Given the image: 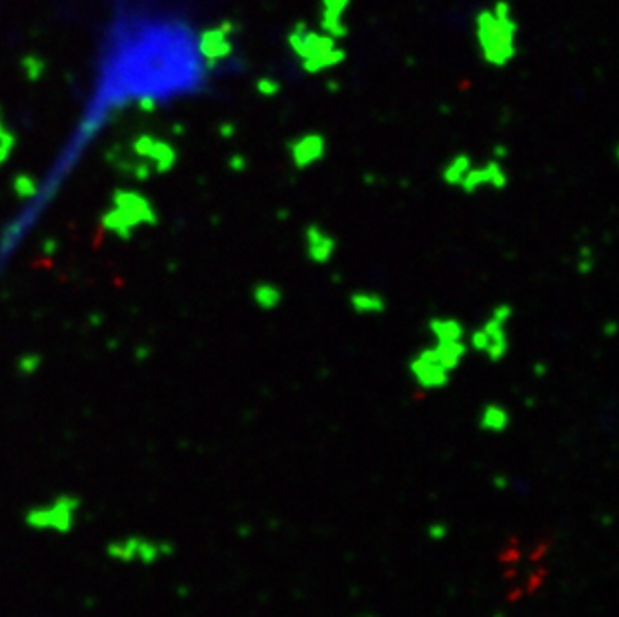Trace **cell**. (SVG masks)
<instances>
[{
    "mask_svg": "<svg viewBox=\"0 0 619 617\" xmlns=\"http://www.w3.org/2000/svg\"><path fill=\"white\" fill-rule=\"evenodd\" d=\"M225 56L219 36L173 0H104L75 145L133 107L199 97Z\"/></svg>",
    "mask_w": 619,
    "mask_h": 617,
    "instance_id": "cell-1",
    "label": "cell"
},
{
    "mask_svg": "<svg viewBox=\"0 0 619 617\" xmlns=\"http://www.w3.org/2000/svg\"><path fill=\"white\" fill-rule=\"evenodd\" d=\"M511 317L509 307H497L487 319L481 329H477L469 337V345L487 355L489 359L497 361L507 353V319Z\"/></svg>",
    "mask_w": 619,
    "mask_h": 617,
    "instance_id": "cell-2",
    "label": "cell"
},
{
    "mask_svg": "<svg viewBox=\"0 0 619 617\" xmlns=\"http://www.w3.org/2000/svg\"><path fill=\"white\" fill-rule=\"evenodd\" d=\"M411 375L423 389H441L449 381L451 371L437 359L431 347H425L411 361Z\"/></svg>",
    "mask_w": 619,
    "mask_h": 617,
    "instance_id": "cell-3",
    "label": "cell"
},
{
    "mask_svg": "<svg viewBox=\"0 0 619 617\" xmlns=\"http://www.w3.org/2000/svg\"><path fill=\"white\" fill-rule=\"evenodd\" d=\"M507 177L503 173V168L499 167L497 163H491L487 167H469V170L465 173V177L459 182V187L465 192H475L491 187V189H501L505 187Z\"/></svg>",
    "mask_w": 619,
    "mask_h": 617,
    "instance_id": "cell-4",
    "label": "cell"
},
{
    "mask_svg": "<svg viewBox=\"0 0 619 617\" xmlns=\"http://www.w3.org/2000/svg\"><path fill=\"white\" fill-rule=\"evenodd\" d=\"M307 255L313 263H327L335 253V241L319 226H309L305 233Z\"/></svg>",
    "mask_w": 619,
    "mask_h": 617,
    "instance_id": "cell-5",
    "label": "cell"
},
{
    "mask_svg": "<svg viewBox=\"0 0 619 617\" xmlns=\"http://www.w3.org/2000/svg\"><path fill=\"white\" fill-rule=\"evenodd\" d=\"M323 151H325V146H323V141L319 136H305L291 148V155H293V163L297 167H309L323 157Z\"/></svg>",
    "mask_w": 619,
    "mask_h": 617,
    "instance_id": "cell-6",
    "label": "cell"
},
{
    "mask_svg": "<svg viewBox=\"0 0 619 617\" xmlns=\"http://www.w3.org/2000/svg\"><path fill=\"white\" fill-rule=\"evenodd\" d=\"M429 335L433 337V343H453V341H465V331L459 321L455 319H433L429 323Z\"/></svg>",
    "mask_w": 619,
    "mask_h": 617,
    "instance_id": "cell-7",
    "label": "cell"
},
{
    "mask_svg": "<svg viewBox=\"0 0 619 617\" xmlns=\"http://www.w3.org/2000/svg\"><path fill=\"white\" fill-rule=\"evenodd\" d=\"M479 423H481V427L485 431L501 433L509 423V413L503 407H499V405H487L485 409H483V413H481Z\"/></svg>",
    "mask_w": 619,
    "mask_h": 617,
    "instance_id": "cell-8",
    "label": "cell"
},
{
    "mask_svg": "<svg viewBox=\"0 0 619 617\" xmlns=\"http://www.w3.org/2000/svg\"><path fill=\"white\" fill-rule=\"evenodd\" d=\"M351 305H353L355 311L361 315H375V313H381V311L385 309L383 297L371 291L355 293L353 297H351Z\"/></svg>",
    "mask_w": 619,
    "mask_h": 617,
    "instance_id": "cell-9",
    "label": "cell"
},
{
    "mask_svg": "<svg viewBox=\"0 0 619 617\" xmlns=\"http://www.w3.org/2000/svg\"><path fill=\"white\" fill-rule=\"evenodd\" d=\"M253 299H254V303L259 305L261 309L271 311V309L279 307L281 299H283V293H281V289H279V287L271 285V283H261V285H257V287H254Z\"/></svg>",
    "mask_w": 619,
    "mask_h": 617,
    "instance_id": "cell-10",
    "label": "cell"
},
{
    "mask_svg": "<svg viewBox=\"0 0 619 617\" xmlns=\"http://www.w3.org/2000/svg\"><path fill=\"white\" fill-rule=\"evenodd\" d=\"M469 167H471V160H469L467 157L453 158V160L447 165V168H445L443 179H445V182H449V185L459 187V182H461V179L465 177V173L469 170Z\"/></svg>",
    "mask_w": 619,
    "mask_h": 617,
    "instance_id": "cell-11",
    "label": "cell"
}]
</instances>
